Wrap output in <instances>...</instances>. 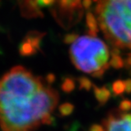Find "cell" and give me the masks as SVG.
<instances>
[{
  "mask_svg": "<svg viewBox=\"0 0 131 131\" xmlns=\"http://www.w3.org/2000/svg\"><path fill=\"white\" fill-rule=\"evenodd\" d=\"M89 131H105V129L100 125L94 124L90 126Z\"/></svg>",
  "mask_w": 131,
  "mask_h": 131,
  "instance_id": "cell-20",
  "label": "cell"
},
{
  "mask_svg": "<svg viewBox=\"0 0 131 131\" xmlns=\"http://www.w3.org/2000/svg\"><path fill=\"white\" fill-rule=\"evenodd\" d=\"M73 110L74 106L70 103H64L59 107V112L62 116H68L71 115Z\"/></svg>",
  "mask_w": 131,
  "mask_h": 131,
  "instance_id": "cell-13",
  "label": "cell"
},
{
  "mask_svg": "<svg viewBox=\"0 0 131 131\" xmlns=\"http://www.w3.org/2000/svg\"><path fill=\"white\" fill-rule=\"evenodd\" d=\"M109 65L115 69H121L124 67V61L120 55L112 56L109 62Z\"/></svg>",
  "mask_w": 131,
  "mask_h": 131,
  "instance_id": "cell-15",
  "label": "cell"
},
{
  "mask_svg": "<svg viewBox=\"0 0 131 131\" xmlns=\"http://www.w3.org/2000/svg\"><path fill=\"white\" fill-rule=\"evenodd\" d=\"M46 33L38 31H29L25 36L24 40L29 43L37 51H40V43Z\"/></svg>",
  "mask_w": 131,
  "mask_h": 131,
  "instance_id": "cell-7",
  "label": "cell"
},
{
  "mask_svg": "<svg viewBox=\"0 0 131 131\" xmlns=\"http://www.w3.org/2000/svg\"><path fill=\"white\" fill-rule=\"evenodd\" d=\"M75 81L70 77L65 78L61 84V89L66 93H70L71 92H73L75 89Z\"/></svg>",
  "mask_w": 131,
  "mask_h": 131,
  "instance_id": "cell-11",
  "label": "cell"
},
{
  "mask_svg": "<svg viewBox=\"0 0 131 131\" xmlns=\"http://www.w3.org/2000/svg\"><path fill=\"white\" fill-rule=\"evenodd\" d=\"M78 84H79V89L81 90H85L89 91L92 88H93V85L92 81L86 77H80L78 79Z\"/></svg>",
  "mask_w": 131,
  "mask_h": 131,
  "instance_id": "cell-14",
  "label": "cell"
},
{
  "mask_svg": "<svg viewBox=\"0 0 131 131\" xmlns=\"http://www.w3.org/2000/svg\"><path fill=\"white\" fill-rule=\"evenodd\" d=\"M70 56L74 67L87 73L107 70L110 66L107 46L97 36H79L70 47Z\"/></svg>",
  "mask_w": 131,
  "mask_h": 131,
  "instance_id": "cell-3",
  "label": "cell"
},
{
  "mask_svg": "<svg viewBox=\"0 0 131 131\" xmlns=\"http://www.w3.org/2000/svg\"><path fill=\"white\" fill-rule=\"evenodd\" d=\"M97 21L106 39L115 48L131 44V0H99Z\"/></svg>",
  "mask_w": 131,
  "mask_h": 131,
  "instance_id": "cell-2",
  "label": "cell"
},
{
  "mask_svg": "<svg viewBox=\"0 0 131 131\" xmlns=\"http://www.w3.org/2000/svg\"><path fill=\"white\" fill-rule=\"evenodd\" d=\"M126 67L127 68H130L131 67V53L128 54V57L126 59Z\"/></svg>",
  "mask_w": 131,
  "mask_h": 131,
  "instance_id": "cell-24",
  "label": "cell"
},
{
  "mask_svg": "<svg viewBox=\"0 0 131 131\" xmlns=\"http://www.w3.org/2000/svg\"><path fill=\"white\" fill-rule=\"evenodd\" d=\"M129 75L131 76V68H130V70H129Z\"/></svg>",
  "mask_w": 131,
  "mask_h": 131,
  "instance_id": "cell-26",
  "label": "cell"
},
{
  "mask_svg": "<svg viewBox=\"0 0 131 131\" xmlns=\"http://www.w3.org/2000/svg\"><path fill=\"white\" fill-rule=\"evenodd\" d=\"M59 94L21 66L0 80V126L3 131H31L51 123Z\"/></svg>",
  "mask_w": 131,
  "mask_h": 131,
  "instance_id": "cell-1",
  "label": "cell"
},
{
  "mask_svg": "<svg viewBox=\"0 0 131 131\" xmlns=\"http://www.w3.org/2000/svg\"><path fill=\"white\" fill-rule=\"evenodd\" d=\"M93 1H95V2H98L99 0H93Z\"/></svg>",
  "mask_w": 131,
  "mask_h": 131,
  "instance_id": "cell-27",
  "label": "cell"
},
{
  "mask_svg": "<svg viewBox=\"0 0 131 131\" xmlns=\"http://www.w3.org/2000/svg\"><path fill=\"white\" fill-rule=\"evenodd\" d=\"M21 11L25 17H43L40 9L36 3V0H24L21 3Z\"/></svg>",
  "mask_w": 131,
  "mask_h": 131,
  "instance_id": "cell-6",
  "label": "cell"
},
{
  "mask_svg": "<svg viewBox=\"0 0 131 131\" xmlns=\"http://www.w3.org/2000/svg\"><path fill=\"white\" fill-rule=\"evenodd\" d=\"M55 79H56V78H55V76H54V73H48V75L46 76V78H45L46 82L48 83V84H49V85L52 84V83L55 81Z\"/></svg>",
  "mask_w": 131,
  "mask_h": 131,
  "instance_id": "cell-19",
  "label": "cell"
},
{
  "mask_svg": "<svg viewBox=\"0 0 131 131\" xmlns=\"http://www.w3.org/2000/svg\"><path fill=\"white\" fill-rule=\"evenodd\" d=\"M57 3L62 12H68L70 21H79L83 14L81 0H57Z\"/></svg>",
  "mask_w": 131,
  "mask_h": 131,
  "instance_id": "cell-5",
  "label": "cell"
},
{
  "mask_svg": "<svg viewBox=\"0 0 131 131\" xmlns=\"http://www.w3.org/2000/svg\"><path fill=\"white\" fill-rule=\"evenodd\" d=\"M37 51L33 46H32L29 43L26 42L23 40V41L20 43L18 47V52L21 56L24 57H29V56H32L37 53Z\"/></svg>",
  "mask_w": 131,
  "mask_h": 131,
  "instance_id": "cell-10",
  "label": "cell"
},
{
  "mask_svg": "<svg viewBox=\"0 0 131 131\" xmlns=\"http://www.w3.org/2000/svg\"><path fill=\"white\" fill-rule=\"evenodd\" d=\"M104 123L105 131H131V114H122L118 118L111 114Z\"/></svg>",
  "mask_w": 131,
  "mask_h": 131,
  "instance_id": "cell-4",
  "label": "cell"
},
{
  "mask_svg": "<svg viewBox=\"0 0 131 131\" xmlns=\"http://www.w3.org/2000/svg\"><path fill=\"white\" fill-rule=\"evenodd\" d=\"M111 53L112 56H117V55L120 54V50L118 48H113V49L111 50Z\"/></svg>",
  "mask_w": 131,
  "mask_h": 131,
  "instance_id": "cell-25",
  "label": "cell"
},
{
  "mask_svg": "<svg viewBox=\"0 0 131 131\" xmlns=\"http://www.w3.org/2000/svg\"><path fill=\"white\" fill-rule=\"evenodd\" d=\"M86 25L88 27V35L94 37L97 36V33L100 31L99 24L92 12L86 14Z\"/></svg>",
  "mask_w": 131,
  "mask_h": 131,
  "instance_id": "cell-9",
  "label": "cell"
},
{
  "mask_svg": "<svg viewBox=\"0 0 131 131\" xmlns=\"http://www.w3.org/2000/svg\"><path fill=\"white\" fill-rule=\"evenodd\" d=\"M81 5H82V7L88 10V9H89L90 6H92V0H82Z\"/></svg>",
  "mask_w": 131,
  "mask_h": 131,
  "instance_id": "cell-23",
  "label": "cell"
},
{
  "mask_svg": "<svg viewBox=\"0 0 131 131\" xmlns=\"http://www.w3.org/2000/svg\"><path fill=\"white\" fill-rule=\"evenodd\" d=\"M56 2H57V0H36V3L40 7V9L43 7L51 6L54 5Z\"/></svg>",
  "mask_w": 131,
  "mask_h": 131,
  "instance_id": "cell-18",
  "label": "cell"
},
{
  "mask_svg": "<svg viewBox=\"0 0 131 131\" xmlns=\"http://www.w3.org/2000/svg\"><path fill=\"white\" fill-rule=\"evenodd\" d=\"M111 89L115 95H116V96L122 95L126 90L125 81H123V80L115 81L113 84H112Z\"/></svg>",
  "mask_w": 131,
  "mask_h": 131,
  "instance_id": "cell-12",
  "label": "cell"
},
{
  "mask_svg": "<svg viewBox=\"0 0 131 131\" xmlns=\"http://www.w3.org/2000/svg\"><path fill=\"white\" fill-rule=\"evenodd\" d=\"M125 86H126L125 92L127 94H130L131 93V79L130 78H128L125 81Z\"/></svg>",
  "mask_w": 131,
  "mask_h": 131,
  "instance_id": "cell-21",
  "label": "cell"
},
{
  "mask_svg": "<svg viewBox=\"0 0 131 131\" xmlns=\"http://www.w3.org/2000/svg\"><path fill=\"white\" fill-rule=\"evenodd\" d=\"M93 92L96 100L101 106L104 105L111 97V92L106 86L98 87L93 85Z\"/></svg>",
  "mask_w": 131,
  "mask_h": 131,
  "instance_id": "cell-8",
  "label": "cell"
},
{
  "mask_svg": "<svg viewBox=\"0 0 131 131\" xmlns=\"http://www.w3.org/2000/svg\"><path fill=\"white\" fill-rule=\"evenodd\" d=\"M105 71H106V70H98V71H96V72H95V73H92V76L93 78H103V76H104V74Z\"/></svg>",
  "mask_w": 131,
  "mask_h": 131,
  "instance_id": "cell-22",
  "label": "cell"
},
{
  "mask_svg": "<svg viewBox=\"0 0 131 131\" xmlns=\"http://www.w3.org/2000/svg\"><path fill=\"white\" fill-rule=\"evenodd\" d=\"M119 110L123 112H126L131 110V100L125 99L121 101L119 104Z\"/></svg>",
  "mask_w": 131,
  "mask_h": 131,
  "instance_id": "cell-17",
  "label": "cell"
},
{
  "mask_svg": "<svg viewBox=\"0 0 131 131\" xmlns=\"http://www.w3.org/2000/svg\"><path fill=\"white\" fill-rule=\"evenodd\" d=\"M78 37H79V36L77 33H74V32L67 33V34H66L63 37V43L66 44L73 43L78 39Z\"/></svg>",
  "mask_w": 131,
  "mask_h": 131,
  "instance_id": "cell-16",
  "label": "cell"
}]
</instances>
